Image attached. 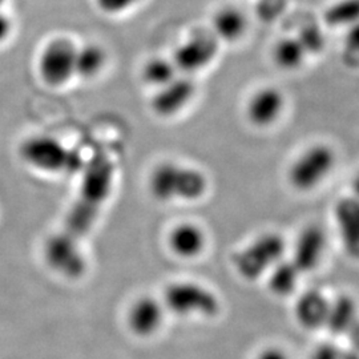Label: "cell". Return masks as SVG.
Here are the masks:
<instances>
[{
	"mask_svg": "<svg viewBox=\"0 0 359 359\" xmlns=\"http://www.w3.org/2000/svg\"><path fill=\"white\" fill-rule=\"evenodd\" d=\"M329 238L318 224H309L299 231L292 246L290 261L302 274L318 269L327 253Z\"/></svg>",
	"mask_w": 359,
	"mask_h": 359,
	"instance_id": "10",
	"label": "cell"
},
{
	"mask_svg": "<svg viewBox=\"0 0 359 359\" xmlns=\"http://www.w3.org/2000/svg\"><path fill=\"white\" fill-rule=\"evenodd\" d=\"M13 29V23L11 18L0 10V44L11 36Z\"/></svg>",
	"mask_w": 359,
	"mask_h": 359,
	"instance_id": "29",
	"label": "cell"
},
{
	"mask_svg": "<svg viewBox=\"0 0 359 359\" xmlns=\"http://www.w3.org/2000/svg\"><path fill=\"white\" fill-rule=\"evenodd\" d=\"M325 22L334 28L347 29L359 23V0H338L325 11Z\"/></svg>",
	"mask_w": 359,
	"mask_h": 359,
	"instance_id": "23",
	"label": "cell"
},
{
	"mask_svg": "<svg viewBox=\"0 0 359 359\" xmlns=\"http://www.w3.org/2000/svg\"><path fill=\"white\" fill-rule=\"evenodd\" d=\"M347 338H348V342H350V347L355 348L359 351V321L357 322V325L350 330V333L347 334Z\"/></svg>",
	"mask_w": 359,
	"mask_h": 359,
	"instance_id": "30",
	"label": "cell"
},
{
	"mask_svg": "<svg viewBox=\"0 0 359 359\" xmlns=\"http://www.w3.org/2000/svg\"><path fill=\"white\" fill-rule=\"evenodd\" d=\"M161 301L167 311L179 317H215L221 304L217 294L203 283L176 281L169 283Z\"/></svg>",
	"mask_w": 359,
	"mask_h": 359,
	"instance_id": "6",
	"label": "cell"
},
{
	"mask_svg": "<svg viewBox=\"0 0 359 359\" xmlns=\"http://www.w3.org/2000/svg\"><path fill=\"white\" fill-rule=\"evenodd\" d=\"M287 244L283 234L265 231L245 245L233 257V266L246 281H257L266 277L280 261L286 257Z\"/></svg>",
	"mask_w": 359,
	"mask_h": 359,
	"instance_id": "4",
	"label": "cell"
},
{
	"mask_svg": "<svg viewBox=\"0 0 359 359\" xmlns=\"http://www.w3.org/2000/svg\"><path fill=\"white\" fill-rule=\"evenodd\" d=\"M302 276L290 258L285 257L266 276L269 290L277 297H289L297 290Z\"/></svg>",
	"mask_w": 359,
	"mask_h": 359,
	"instance_id": "21",
	"label": "cell"
},
{
	"mask_svg": "<svg viewBox=\"0 0 359 359\" xmlns=\"http://www.w3.org/2000/svg\"><path fill=\"white\" fill-rule=\"evenodd\" d=\"M181 75L172 57L156 56L149 59L142 67V76L145 84L154 87V90L161 88L173 79Z\"/></svg>",
	"mask_w": 359,
	"mask_h": 359,
	"instance_id": "22",
	"label": "cell"
},
{
	"mask_svg": "<svg viewBox=\"0 0 359 359\" xmlns=\"http://www.w3.org/2000/svg\"><path fill=\"white\" fill-rule=\"evenodd\" d=\"M168 248L181 259H194L206 248V233L194 222H180L168 233Z\"/></svg>",
	"mask_w": 359,
	"mask_h": 359,
	"instance_id": "16",
	"label": "cell"
},
{
	"mask_svg": "<svg viewBox=\"0 0 359 359\" xmlns=\"http://www.w3.org/2000/svg\"><path fill=\"white\" fill-rule=\"evenodd\" d=\"M358 321V304L354 297L341 294L330 298V308L325 329L337 337L347 335Z\"/></svg>",
	"mask_w": 359,
	"mask_h": 359,
	"instance_id": "17",
	"label": "cell"
},
{
	"mask_svg": "<svg viewBox=\"0 0 359 359\" xmlns=\"http://www.w3.org/2000/svg\"><path fill=\"white\" fill-rule=\"evenodd\" d=\"M255 359H290V355L283 347L270 345L259 350Z\"/></svg>",
	"mask_w": 359,
	"mask_h": 359,
	"instance_id": "28",
	"label": "cell"
},
{
	"mask_svg": "<svg viewBox=\"0 0 359 359\" xmlns=\"http://www.w3.org/2000/svg\"><path fill=\"white\" fill-rule=\"evenodd\" d=\"M43 255L47 266L67 280H79L87 270L81 245L71 241L60 231L48 237Z\"/></svg>",
	"mask_w": 359,
	"mask_h": 359,
	"instance_id": "9",
	"label": "cell"
},
{
	"mask_svg": "<svg viewBox=\"0 0 359 359\" xmlns=\"http://www.w3.org/2000/svg\"><path fill=\"white\" fill-rule=\"evenodd\" d=\"M297 38L301 40V43L305 47L309 56L321 52L323 47H325V43H326V39H325L321 28L314 26V25L302 28L299 31V34L297 35Z\"/></svg>",
	"mask_w": 359,
	"mask_h": 359,
	"instance_id": "25",
	"label": "cell"
},
{
	"mask_svg": "<svg viewBox=\"0 0 359 359\" xmlns=\"http://www.w3.org/2000/svg\"><path fill=\"white\" fill-rule=\"evenodd\" d=\"M337 167V154L326 142H314L297 154L287 169V181L297 192L308 193L332 176Z\"/></svg>",
	"mask_w": 359,
	"mask_h": 359,
	"instance_id": "5",
	"label": "cell"
},
{
	"mask_svg": "<svg viewBox=\"0 0 359 359\" xmlns=\"http://www.w3.org/2000/svg\"><path fill=\"white\" fill-rule=\"evenodd\" d=\"M77 46L69 38H55L48 41L40 52L38 60L39 75L44 84L60 88L75 76Z\"/></svg>",
	"mask_w": 359,
	"mask_h": 359,
	"instance_id": "7",
	"label": "cell"
},
{
	"mask_svg": "<svg viewBox=\"0 0 359 359\" xmlns=\"http://www.w3.org/2000/svg\"><path fill=\"white\" fill-rule=\"evenodd\" d=\"M97 8L102 13L116 16L121 13H128L133 7H136L142 0H95Z\"/></svg>",
	"mask_w": 359,
	"mask_h": 359,
	"instance_id": "26",
	"label": "cell"
},
{
	"mask_svg": "<svg viewBox=\"0 0 359 359\" xmlns=\"http://www.w3.org/2000/svg\"><path fill=\"white\" fill-rule=\"evenodd\" d=\"M20 158L48 175H74L84 168L81 156L51 135H34L19 147Z\"/></svg>",
	"mask_w": 359,
	"mask_h": 359,
	"instance_id": "3",
	"label": "cell"
},
{
	"mask_svg": "<svg viewBox=\"0 0 359 359\" xmlns=\"http://www.w3.org/2000/svg\"><path fill=\"white\" fill-rule=\"evenodd\" d=\"M342 59L351 68H359V23L345 29Z\"/></svg>",
	"mask_w": 359,
	"mask_h": 359,
	"instance_id": "24",
	"label": "cell"
},
{
	"mask_svg": "<svg viewBox=\"0 0 359 359\" xmlns=\"http://www.w3.org/2000/svg\"><path fill=\"white\" fill-rule=\"evenodd\" d=\"M342 359H359V351L348 347V348H344V354H342Z\"/></svg>",
	"mask_w": 359,
	"mask_h": 359,
	"instance_id": "32",
	"label": "cell"
},
{
	"mask_svg": "<svg viewBox=\"0 0 359 359\" xmlns=\"http://www.w3.org/2000/svg\"><path fill=\"white\" fill-rule=\"evenodd\" d=\"M286 109V96L274 86L255 90L246 103V117L256 128H270L277 124Z\"/></svg>",
	"mask_w": 359,
	"mask_h": 359,
	"instance_id": "11",
	"label": "cell"
},
{
	"mask_svg": "<svg viewBox=\"0 0 359 359\" xmlns=\"http://www.w3.org/2000/svg\"><path fill=\"white\" fill-rule=\"evenodd\" d=\"M154 90L151 102L154 114L160 117H173L192 103L197 93V86L193 76L179 75L170 83Z\"/></svg>",
	"mask_w": 359,
	"mask_h": 359,
	"instance_id": "12",
	"label": "cell"
},
{
	"mask_svg": "<svg viewBox=\"0 0 359 359\" xmlns=\"http://www.w3.org/2000/svg\"><path fill=\"white\" fill-rule=\"evenodd\" d=\"M165 311L161 299L152 295H142L129 305L126 317L127 326L135 335L149 338L163 327Z\"/></svg>",
	"mask_w": 359,
	"mask_h": 359,
	"instance_id": "13",
	"label": "cell"
},
{
	"mask_svg": "<svg viewBox=\"0 0 359 359\" xmlns=\"http://www.w3.org/2000/svg\"><path fill=\"white\" fill-rule=\"evenodd\" d=\"M148 189L158 203H194L201 200L209 189V180L198 168L163 161L152 169Z\"/></svg>",
	"mask_w": 359,
	"mask_h": 359,
	"instance_id": "2",
	"label": "cell"
},
{
	"mask_svg": "<svg viewBox=\"0 0 359 359\" xmlns=\"http://www.w3.org/2000/svg\"><path fill=\"white\" fill-rule=\"evenodd\" d=\"M219 51V41L212 32H196L185 39L172 55L181 75L193 76L212 65Z\"/></svg>",
	"mask_w": 359,
	"mask_h": 359,
	"instance_id": "8",
	"label": "cell"
},
{
	"mask_svg": "<svg viewBox=\"0 0 359 359\" xmlns=\"http://www.w3.org/2000/svg\"><path fill=\"white\" fill-rule=\"evenodd\" d=\"M108 65V53L102 46L88 43L77 46L75 76L90 80L99 76Z\"/></svg>",
	"mask_w": 359,
	"mask_h": 359,
	"instance_id": "20",
	"label": "cell"
},
{
	"mask_svg": "<svg viewBox=\"0 0 359 359\" xmlns=\"http://www.w3.org/2000/svg\"><path fill=\"white\" fill-rule=\"evenodd\" d=\"M350 189H351V194L354 198L359 200V169L354 173V176L351 177L350 181Z\"/></svg>",
	"mask_w": 359,
	"mask_h": 359,
	"instance_id": "31",
	"label": "cell"
},
{
	"mask_svg": "<svg viewBox=\"0 0 359 359\" xmlns=\"http://www.w3.org/2000/svg\"><path fill=\"white\" fill-rule=\"evenodd\" d=\"M210 32L219 43H236L248 32V18L237 7H224L215 13Z\"/></svg>",
	"mask_w": 359,
	"mask_h": 359,
	"instance_id": "18",
	"label": "cell"
},
{
	"mask_svg": "<svg viewBox=\"0 0 359 359\" xmlns=\"http://www.w3.org/2000/svg\"><path fill=\"white\" fill-rule=\"evenodd\" d=\"M4 3H6V0H0V10H1V7H3Z\"/></svg>",
	"mask_w": 359,
	"mask_h": 359,
	"instance_id": "33",
	"label": "cell"
},
{
	"mask_svg": "<svg viewBox=\"0 0 359 359\" xmlns=\"http://www.w3.org/2000/svg\"><path fill=\"white\" fill-rule=\"evenodd\" d=\"M333 218L345 255L359 262V200L353 196L339 198L334 204Z\"/></svg>",
	"mask_w": 359,
	"mask_h": 359,
	"instance_id": "14",
	"label": "cell"
},
{
	"mask_svg": "<svg viewBox=\"0 0 359 359\" xmlns=\"http://www.w3.org/2000/svg\"><path fill=\"white\" fill-rule=\"evenodd\" d=\"M330 308V297L320 289H309L295 299L294 318L297 323L309 332L325 329Z\"/></svg>",
	"mask_w": 359,
	"mask_h": 359,
	"instance_id": "15",
	"label": "cell"
},
{
	"mask_svg": "<svg viewBox=\"0 0 359 359\" xmlns=\"http://www.w3.org/2000/svg\"><path fill=\"white\" fill-rule=\"evenodd\" d=\"M344 348L335 342H321L310 353L309 359H342Z\"/></svg>",
	"mask_w": 359,
	"mask_h": 359,
	"instance_id": "27",
	"label": "cell"
},
{
	"mask_svg": "<svg viewBox=\"0 0 359 359\" xmlns=\"http://www.w3.org/2000/svg\"><path fill=\"white\" fill-rule=\"evenodd\" d=\"M308 56V52L297 35L278 39L271 51L274 65L287 72L299 69L305 65Z\"/></svg>",
	"mask_w": 359,
	"mask_h": 359,
	"instance_id": "19",
	"label": "cell"
},
{
	"mask_svg": "<svg viewBox=\"0 0 359 359\" xmlns=\"http://www.w3.org/2000/svg\"><path fill=\"white\" fill-rule=\"evenodd\" d=\"M114 173V165L105 157H96L83 168L79 196L65 218L71 228L79 231H92L112 191Z\"/></svg>",
	"mask_w": 359,
	"mask_h": 359,
	"instance_id": "1",
	"label": "cell"
}]
</instances>
